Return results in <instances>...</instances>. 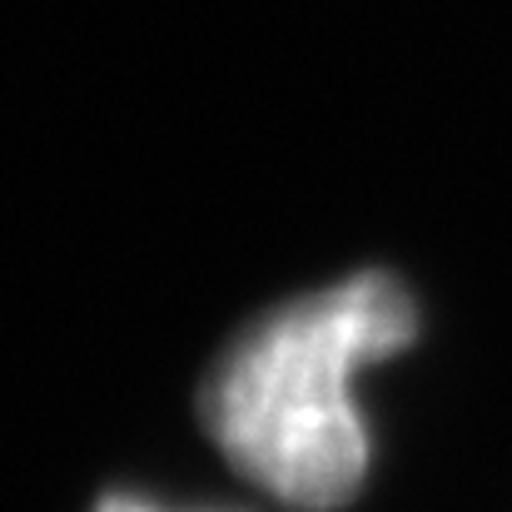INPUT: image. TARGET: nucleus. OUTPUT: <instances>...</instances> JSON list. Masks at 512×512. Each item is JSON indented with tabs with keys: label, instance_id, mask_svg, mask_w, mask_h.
<instances>
[{
	"label": "nucleus",
	"instance_id": "f03ea898",
	"mask_svg": "<svg viewBox=\"0 0 512 512\" xmlns=\"http://www.w3.org/2000/svg\"><path fill=\"white\" fill-rule=\"evenodd\" d=\"M95 512H160V508L145 503V498H130V493H110V498H100Z\"/></svg>",
	"mask_w": 512,
	"mask_h": 512
},
{
	"label": "nucleus",
	"instance_id": "f257e3e1",
	"mask_svg": "<svg viewBox=\"0 0 512 512\" xmlns=\"http://www.w3.org/2000/svg\"><path fill=\"white\" fill-rule=\"evenodd\" d=\"M413 334V294L388 269L279 304L209 368L204 433L269 498L304 512L343 508L368 473V428L348 383Z\"/></svg>",
	"mask_w": 512,
	"mask_h": 512
}]
</instances>
